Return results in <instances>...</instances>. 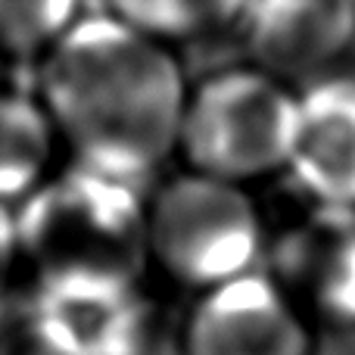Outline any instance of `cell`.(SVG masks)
Here are the masks:
<instances>
[{"mask_svg": "<svg viewBox=\"0 0 355 355\" xmlns=\"http://www.w3.org/2000/svg\"><path fill=\"white\" fill-rule=\"evenodd\" d=\"M37 100L72 162L137 184L178 147L187 103L166 41L103 12H81L37 60Z\"/></svg>", "mask_w": 355, "mask_h": 355, "instance_id": "6da1fadb", "label": "cell"}, {"mask_svg": "<svg viewBox=\"0 0 355 355\" xmlns=\"http://www.w3.org/2000/svg\"><path fill=\"white\" fill-rule=\"evenodd\" d=\"M19 259L37 284H137L150 265L137 184L72 162L12 206Z\"/></svg>", "mask_w": 355, "mask_h": 355, "instance_id": "7a4b0ae2", "label": "cell"}, {"mask_svg": "<svg viewBox=\"0 0 355 355\" xmlns=\"http://www.w3.org/2000/svg\"><path fill=\"white\" fill-rule=\"evenodd\" d=\"M296 94L268 69H221L187 91L178 153L190 172L246 184L284 172L293 147Z\"/></svg>", "mask_w": 355, "mask_h": 355, "instance_id": "3957f363", "label": "cell"}, {"mask_svg": "<svg viewBox=\"0 0 355 355\" xmlns=\"http://www.w3.org/2000/svg\"><path fill=\"white\" fill-rule=\"evenodd\" d=\"M147 246L150 262L172 281L209 290L256 268L265 227L243 184L187 172L147 202Z\"/></svg>", "mask_w": 355, "mask_h": 355, "instance_id": "277c9868", "label": "cell"}, {"mask_svg": "<svg viewBox=\"0 0 355 355\" xmlns=\"http://www.w3.org/2000/svg\"><path fill=\"white\" fill-rule=\"evenodd\" d=\"M184 355H312V334L293 296L252 268L202 290L184 324Z\"/></svg>", "mask_w": 355, "mask_h": 355, "instance_id": "5b68a950", "label": "cell"}, {"mask_svg": "<svg viewBox=\"0 0 355 355\" xmlns=\"http://www.w3.org/2000/svg\"><path fill=\"white\" fill-rule=\"evenodd\" d=\"M153 309L137 284H35L28 337L53 355H144Z\"/></svg>", "mask_w": 355, "mask_h": 355, "instance_id": "8992f818", "label": "cell"}, {"mask_svg": "<svg viewBox=\"0 0 355 355\" xmlns=\"http://www.w3.org/2000/svg\"><path fill=\"white\" fill-rule=\"evenodd\" d=\"M287 172L312 202L355 209V75H315L296 94Z\"/></svg>", "mask_w": 355, "mask_h": 355, "instance_id": "52a82bcc", "label": "cell"}, {"mask_svg": "<svg viewBox=\"0 0 355 355\" xmlns=\"http://www.w3.org/2000/svg\"><path fill=\"white\" fill-rule=\"evenodd\" d=\"M275 281L337 324H355V209L324 206L290 225L271 246Z\"/></svg>", "mask_w": 355, "mask_h": 355, "instance_id": "ba28073f", "label": "cell"}, {"mask_svg": "<svg viewBox=\"0 0 355 355\" xmlns=\"http://www.w3.org/2000/svg\"><path fill=\"white\" fill-rule=\"evenodd\" d=\"M240 25L259 66L284 81L306 78L349 50L355 0H246Z\"/></svg>", "mask_w": 355, "mask_h": 355, "instance_id": "9c48e42d", "label": "cell"}, {"mask_svg": "<svg viewBox=\"0 0 355 355\" xmlns=\"http://www.w3.org/2000/svg\"><path fill=\"white\" fill-rule=\"evenodd\" d=\"M60 135L37 94L0 87V202H22L50 175Z\"/></svg>", "mask_w": 355, "mask_h": 355, "instance_id": "30bf717a", "label": "cell"}, {"mask_svg": "<svg viewBox=\"0 0 355 355\" xmlns=\"http://www.w3.org/2000/svg\"><path fill=\"white\" fill-rule=\"evenodd\" d=\"M246 0H91L103 12L156 41H190L240 22Z\"/></svg>", "mask_w": 355, "mask_h": 355, "instance_id": "8fae6325", "label": "cell"}, {"mask_svg": "<svg viewBox=\"0 0 355 355\" xmlns=\"http://www.w3.org/2000/svg\"><path fill=\"white\" fill-rule=\"evenodd\" d=\"M85 10V0H0V53L37 62Z\"/></svg>", "mask_w": 355, "mask_h": 355, "instance_id": "7c38bea8", "label": "cell"}, {"mask_svg": "<svg viewBox=\"0 0 355 355\" xmlns=\"http://www.w3.org/2000/svg\"><path fill=\"white\" fill-rule=\"evenodd\" d=\"M22 262L19 259V234H16V212L12 206L0 202V293H6L12 268Z\"/></svg>", "mask_w": 355, "mask_h": 355, "instance_id": "4fadbf2b", "label": "cell"}, {"mask_svg": "<svg viewBox=\"0 0 355 355\" xmlns=\"http://www.w3.org/2000/svg\"><path fill=\"white\" fill-rule=\"evenodd\" d=\"M16 355H53V352H47V349H44V346H37L35 340H31V343H28V349H22V352H16Z\"/></svg>", "mask_w": 355, "mask_h": 355, "instance_id": "5bb4252c", "label": "cell"}, {"mask_svg": "<svg viewBox=\"0 0 355 355\" xmlns=\"http://www.w3.org/2000/svg\"><path fill=\"white\" fill-rule=\"evenodd\" d=\"M6 293H0V337H3V321H6Z\"/></svg>", "mask_w": 355, "mask_h": 355, "instance_id": "9a60e30c", "label": "cell"}]
</instances>
